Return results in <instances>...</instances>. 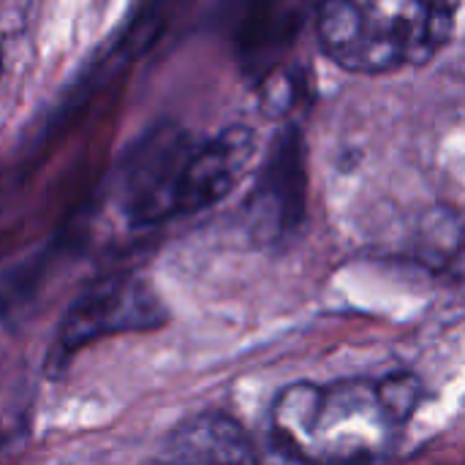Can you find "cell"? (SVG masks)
<instances>
[{
  "label": "cell",
  "instance_id": "cell-1",
  "mask_svg": "<svg viewBox=\"0 0 465 465\" xmlns=\"http://www.w3.org/2000/svg\"><path fill=\"white\" fill-rule=\"evenodd\" d=\"M422 403L414 373L379 379L297 381L278 392L270 409L275 444L305 465H371L403 439Z\"/></svg>",
  "mask_w": 465,
  "mask_h": 465
},
{
  "label": "cell",
  "instance_id": "cell-2",
  "mask_svg": "<svg viewBox=\"0 0 465 465\" xmlns=\"http://www.w3.org/2000/svg\"><path fill=\"white\" fill-rule=\"evenodd\" d=\"M460 0H316L322 52L349 74L430 63L455 35Z\"/></svg>",
  "mask_w": 465,
  "mask_h": 465
},
{
  "label": "cell",
  "instance_id": "cell-3",
  "mask_svg": "<svg viewBox=\"0 0 465 465\" xmlns=\"http://www.w3.org/2000/svg\"><path fill=\"white\" fill-rule=\"evenodd\" d=\"M169 322L158 292L136 275L120 272L87 286L63 313L49 351L52 376L63 373L71 360L101 338L150 332Z\"/></svg>",
  "mask_w": 465,
  "mask_h": 465
},
{
  "label": "cell",
  "instance_id": "cell-4",
  "mask_svg": "<svg viewBox=\"0 0 465 465\" xmlns=\"http://www.w3.org/2000/svg\"><path fill=\"white\" fill-rule=\"evenodd\" d=\"M308 142L297 123H286L270 142L242 204L248 237L267 251L289 248L308 221Z\"/></svg>",
  "mask_w": 465,
  "mask_h": 465
},
{
  "label": "cell",
  "instance_id": "cell-5",
  "mask_svg": "<svg viewBox=\"0 0 465 465\" xmlns=\"http://www.w3.org/2000/svg\"><path fill=\"white\" fill-rule=\"evenodd\" d=\"M196 139L183 125L161 123L128 150L120 172V202L134 226L180 218L183 172Z\"/></svg>",
  "mask_w": 465,
  "mask_h": 465
},
{
  "label": "cell",
  "instance_id": "cell-6",
  "mask_svg": "<svg viewBox=\"0 0 465 465\" xmlns=\"http://www.w3.org/2000/svg\"><path fill=\"white\" fill-rule=\"evenodd\" d=\"M316 0H232L229 35L242 71L264 82L283 65Z\"/></svg>",
  "mask_w": 465,
  "mask_h": 465
},
{
  "label": "cell",
  "instance_id": "cell-7",
  "mask_svg": "<svg viewBox=\"0 0 465 465\" xmlns=\"http://www.w3.org/2000/svg\"><path fill=\"white\" fill-rule=\"evenodd\" d=\"M256 155V131L226 125L215 136L196 139L180 185V218L202 213L226 199Z\"/></svg>",
  "mask_w": 465,
  "mask_h": 465
},
{
  "label": "cell",
  "instance_id": "cell-8",
  "mask_svg": "<svg viewBox=\"0 0 465 465\" xmlns=\"http://www.w3.org/2000/svg\"><path fill=\"white\" fill-rule=\"evenodd\" d=\"M144 465H262V458L237 420L202 411L180 422Z\"/></svg>",
  "mask_w": 465,
  "mask_h": 465
},
{
  "label": "cell",
  "instance_id": "cell-9",
  "mask_svg": "<svg viewBox=\"0 0 465 465\" xmlns=\"http://www.w3.org/2000/svg\"><path fill=\"white\" fill-rule=\"evenodd\" d=\"M411 251L430 270L465 275V223L447 210L428 215L411 240Z\"/></svg>",
  "mask_w": 465,
  "mask_h": 465
},
{
  "label": "cell",
  "instance_id": "cell-10",
  "mask_svg": "<svg viewBox=\"0 0 465 465\" xmlns=\"http://www.w3.org/2000/svg\"><path fill=\"white\" fill-rule=\"evenodd\" d=\"M0 74H3V54H0Z\"/></svg>",
  "mask_w": 465,
  "mask_h": 465
}]
</instances>
